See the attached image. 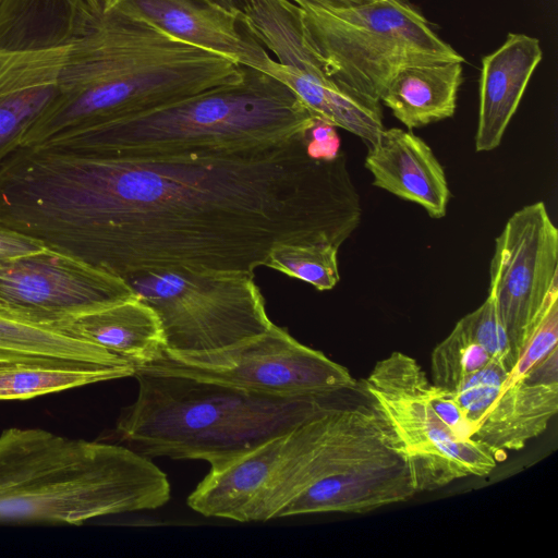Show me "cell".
Masks as SVG:
<instances>
[{
  "label": "cell",
  "instance_id": "cell-1",
  "mask_svg": "<svg viewBox=\"0 0 558 558\" xmlns=\"http://www.w3.org/2000/svg\"><path fill=\"white\" fill-rule=\"evenodd\" d=\"M281 144L107 157L21 146L0 163V226L124 279L191 268L254 276L277 243L336 247L361 221L345 156Z\"/></svg>",
  "mask_w": 558,
  "mask_h": 558
},
{
  "label": "cell",
  "instance_id": "cell-2",
  "mask_svg": "<svg viewBox=\"0 0 558 558\" xmlns=\"http://www.w3.org/2000/svg\"><path fill=\"white\" fill-rule=\"evenodd\" d=\"M241 75L242 65L230 58L107 9L94 13L71 44L59 95L24 134L21 146L145 114Z\"/></svg>",
  "mask_w": 558,
  "mask_h": 558
},
{
  "label": "cell",
  "instance_id": "cell-3",
  "mask_svg": "<svg viewBox=\"0 0 558 558\" xmlns=\"http://www.w3.org/2000/svg\"><path fill=\"white\" fill-rule=\"evenodd\" d=\"M170 495L166 473L126 445L41 428L11 427L0 434V523L77 525L155 510Z\"/></svg>",
  "mask_w": 558,
  "mask_h": 558
},
{
  "label": "cell",
  "instance_id": "cell-4",
  "mask_svg": "<svg viewBox=\"0 0 558 558\" xmlns=\"http://www.w3.org/2000/svg\"><path fill=\"white\" fill-rule=\"evenodd\" d=\"M316 118L278 78L242 65L240 78L145 114L73 129L38 144L107 157L267 147L306 133Z\"/></svg>",
  "mask_w": 558,
  "mask_h": 558
},
{
  "label": "cell",
  "instance_id": "cell-5",
  "mask_svg": "<svg viewBox=\"0 0 558 558\" xmlns=\"http://www.w3.org/2000/svg\"><path fill=\"white\" fill-rule=\"evenodd\" d=\"M134 377L138 392L118 417L120 440L149 459L203 460L210 466L303 422L330 391L280 397L146 368H135Z\"/></svg>",
  "mask_w": 558,
  "mask_h": 558
},
{
  "label": "cell",
  "instance_id": "cell-6",
  "mask_svg": "<svg viewBox=\"0 0 558 558\" xmlns=\"http://www.w3.org/2000/svg\"><path fill=\"white\" fill-rule=\"evenodd\" d=\"M291 1L300 8L305 38L328 75L373 101H379L387 83L403 68L464 61L404 0L345 8Z\"/></svg>",
  "mask_w": 558,
  "mask_h": 558
},
{
  "label": "cell",
  "instance_id": "cell-7",
  "mask_svg": "<svg viewBox=\"0 0 558 558\" xmlns=\"http://www.w3.org/2000/svg\"><path fill=\"white\" fill-rule=\"evenodd\" d=\"M125 280L157 313L170 353L220 350L272 324L253 277L243 272L173 268Z\"/></svg>",
  "mask_w": 558,
  "mask_h": 558
},
{
  "label": "cell",
  "instance_id": "cell-8",
  "mask_svg": "<svg viewBox=\"0 0 558 558\" xmlns=\"http://www.w3.org/2000/svg\"><path fill=\"white\" fill-rule=\"evenodd\" d=\"M362 380L400 441L416 494L486 476L496 468L489 450L458 437L438 416L430 401L433 383L414 357L393 351Z\"/></svg>",
  "mask_w": 558,
  "mask_h": 558
},
{
  "label": "cell",
  "instance_id": "cell-9",
  "mask_svg": "<svg viewBox=\"0 0 558 558\" xmlns=\"http://www.w3.org/2000/svg\"><path fill=\"white\" fill-rule=\"evenodd\" d=\"M137 368L186 375L253 392L298 397L340 388L356 379L322 351L274 323L263 333L201 353L167 352Z\"/></svg>",
  "mask_w": 558,
  "mask_h": 558
},
{
  "label": "cell",
  "instance_id": "cell-10",
  "mask_svg": "<svg viewBox=\"0 0 558 558\" xmlns=\"http://www.w3.org/2000/svg\"><path fill=\"white\" fill-rule=\"evenodd\" d=\"M241 10L252 34L277 58V78L316 119L344 129L362 138L367 148L373 147L385 129L379 101L328 75L305 38L300 8L291 0H244Z\"/></svg>",
  "mask_w": 558,
  "mask_h": 558
},
{
  "label": "cell",
  "instance_id": "cell-11",
  "mask_svg": "<svg viewBox=\"0 0 558 558\" xmlns=\"http://www.w3.org/2000/svg\"><path fill=\"white\" fill-rule=\"evenodd\" d=\"M488 294L513 364L550 292L558 288V230L543 202L517 210L496 238Z\"/></svg>",
  "mask_w": 558,
  "mask_h": 558
},
{
  "label": "cell",
  "instance_id": "cell-12",
  "mask_svg": "<svg viewBox=\"0 0 558 558\" xmlns=\"http://www.w3.org/2000/svg\"><path fill=\"white\" fill-rule=\"evenodd\" d=\"M135 296L124 278L47 246L0 262V306L34 324L54 328Z\"/></svg>",
  "mask_w": 558,
  "mask_h": 558
},
{
  "label": "cell",
  "instance_id": "cell-13",
  "mask_svg": "<svg viewBox=\"0 0 558 558\" xmlns=\"http://www.w3.org/2000/svg\"><path fill=\"white\" fill-rule=\"evenodd\" d=\"M508 373L504 362L493 360L452 392L471 439L498 462L541 436L558 411V384L510 380Z\"/></svg>",
  "mask_w": 558,
  "mask_h": 558
},
{
  "label": "cell",
  "instance_id": "cell-14",
  "mask_svg": "<svg viewBox=\"0 0 558 558\" xmlns=\"http://www.w3.org/2000/svg\"><path fill=\"white\" fill-rule=\"evenodd\" d=\"M107 9L277 78L278 62L252 34L241 9L228 10L211 0H109Z\"/></svg>",
  "mask_w": 558,
  "mask_h": 558
},
{
  "label": "cell",
  "instance_id": "cell-15",
  "mask_svg": "<svg viewBox=\"0 0 558 558\" xmlns=\"http://www.w3.org/2000/svg\"><path fill=\"white\" fill-rule=\"evenodd\" d=\"M70 46L0 51V163L21 146L27 130L58 97Z\"/></svg>",
  "mask_w": 558,
  "mask_h": 558
},
{
  "label": "cell",
  "instance_id": "cell-16",
  "mask_svg": "<svg viewBox=\"0 0 558 558\" xmlns=\"http://www.w3.org/2000/svg\"><path fill=\"white\" fill-rule=\"evenodd\" d=\"M365 167L375 186L422 206L432 218L446 216L451 194L445 170L427 143L413 132L384 129L368 148Z\"/></svg>",
  "mask_w": 558,
  "mask_h": 558
},
{
  "label": "cell",
  "instance_id": "cell-17",
  "mask_svg": "<svg viewBox=\"0 0 558 558\" xmlns=\"http://www.w3.org/2000/svg\"><path fill=\"white\" fill-rule=\"evenodd\" d=\"M542 58L539 40L517 33H509L498 49L483 57L475 133L477 151L499 146Z\"/></svg>",
  "mask_w": 558,
  "mask_h": 558
},
{
  "label": "cell",
  "instance_id": "cell-18",
  "mask_svg": "<svg viewBox=\"0 0 558 558\" xmlns=\"http://www.w3.org/2000/svg\"><path fill=\"white\" fill-rule=\"evenodd\" d=\"M54 328L96 343L135 368L156 362L167 350L157 313L137 296L61 322Z\"/></svg>",
  "mask_w": 558,
  "mask_h": 558
},
{
  "label": "cell",
  "instance_id": "cell-19",
  "mask_svg": "<svg viewBox=\"0 0 558 558\" xmlns=\"http://www.w3.org/2000/svg\"><path fill=\"white\" fill-rule=\"evenodd\" d=\"M87 0H3L0 51H37L71 45L94 15Z\"/></svg>",
  "mask_w": 558,
  "mask_h": 558
},
{
  "label": "cell",
  "instance_id": "cell-20",
  "mask_svg": "<svg viewBox=\"0 0 558 558\" xmlns=\"http://www.w3.org/2000/svg\"><path fill=\"white\" fill-rule=\"evenodd\" d=\"M462 63L403 68L387 83L379 101L409 130L448 119L456 112Z\"/></svg>",
  "mask_w": 558,
  "mask_h": 558
},
{
  "label": "cell",
  "instance_id": "cell-21",
  "mask_svg": "<svg viewBox=\"0 0 558 558\" xmlns=\"http://www.w3.org/2000/svg\"><path fill=\"white\" fill-rule=\"evenodd\" d=\"M134 374V366L46 357L0 359V401L27 400Z\"/></svg>",
  "mask_w": 558,
  "mask_h": 558
},
{
  "label": "cell",
  "instance_id": "cell-22",
  "mask_svg": "<svg viewBox=\"0 0 558 558\" xmlns=\"http://www.w3.org/2000/svg\"><path fill=\"white\" fill-rule=\"evenodd\" d=\"M63 359L109 366H134L131 362L53 327L27 322L0 308V359Z\"/></svg>",
  "mask_w": 558,
  "mask_h": 558
},
{
  "label": "cell",
  "instance_id": "cell-23",
  "mask_svg": "<svg viewBox=\"0 0 558 558\" xmlns=\"http://www.w3.org/2000/svg\"><path fill=\"white\" fill-rule=\"evenodd\" d=\"M494 359L459 319L430 355L432 381L454 392L462 381ZM497 361V360H496Z\"/></svg>",
  "mask_w": 558,
  "mask_h": 558
},
{
  "label": "cell",
  "instance_id": "cell-24",
  "mask_svg": "<svg viewBox=\"0 0 558 558\" xmlns=\"http://www.w3.org/2000/svg\"><path fill=\"white\" fill-rule=\"evenodd\" d=\"M337 254L338 247L326 243H277L265 266L325 291L340 279Z\"/></svg>",
  "mask_w": 558,
  "mask_h": 558
},
{
  "label": "cell",
  "instance_id": "cell-25",
  "mask_svg": "<svg viewBox=\"0 0 558 558\" xmlns=\"http://www.w3.org/2000/svg\"><path fill=\"white\" fill-rule=\"evenodd\" d=\"M45 245L24 233L0 226V262L12 260L41 251Z\"/></svg>",
  "mask_w": 558,
  "mask_h": 558
},
{
  "label": "cell",
  "instance_id": "cell-26",
  "mask_svg": "<svg viewBox=\"0 0 558 558\" xmlns=\"http://www.w3.org/2000/svg\"><path fill=\"white\" fill-rule=\"evenodd\" d=\"M310 2L328 5V7H336V8H345V7H353L359 5L363 3H368L372 1L377 0H306Z\"/></svg>",
  "mask_w": 558,
  "mask_h": 558
},
{
  "label": "cell",
  "instance_id": "cell-27",
  "mask_svg": "<svg viewBox=\"0 0 558 558\" xmlns=\"http://www.w3.org/2000/svg\"><path fill=\"white\" fill-rule=\"evenodd\" d=\"M215 3L221 5L228 10H238L240 9L239 3L242 4L244 0H211Z\"/></svg>",
  "mask_w": 558,
  "mask_h": 558
},
{
  "label": "cell",
  "instance_id": "cell-28",
  "mask_svg": "<svg viewBox=\"0 0 558 558\" xmlns=\"http://www.w3.org/2000/svg\"><path fill=\"white\" fill-rule=\"evenodd\" d=\"M109 0H87L92 10L96 13H101L106 10Z\"/></svg>",
  "mask_w": 558,
  "mask_h": 558
},
{
  "label": "cell",
  "instance_id": "cell-29",
  "mask_svg": "<svg viewBox=\"0 0 558 558\" xmlns=\"http://www.w3.org/2000/svg\"><path fill=\"white\" fill-rule=\"evenodd\" d=\"M2 1H3V0H0V4H1V2H2Z\"/></svg>",
  "mask_w": 558,
  "mask_h": 558
},
{
  "label": "cell",
  "instance_id": "cell-30",
  "mask_svg": "<svg viewBox=\"0 0 558 558\" xmlns=\"http://www.w3.org/2000/svg\"><path fill=\"white\" fill-rule=\"evenodd\" d=\"M0 308H2V307L0 306Z\"/></svg>",
  "mask_w": 558,
  "mask_h": 558
}]
</instances>
